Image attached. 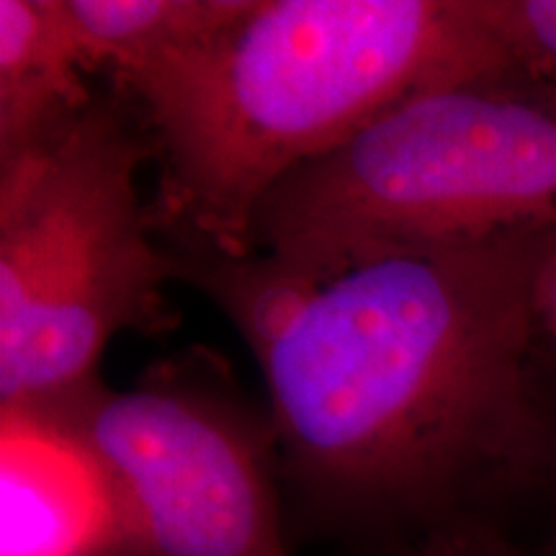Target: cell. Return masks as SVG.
<instances>
[{"mask_svg": "<svg viewBox=\"0 0 556 556\" xmlns=\"http://www.w3.org/2000/svg\"><path fill=\"white\" fill-rule=\"evenodd\" d=\"M533 312L539 340H544L556 361V222L541 238L536 268H533Z\"/></svg>", "mask_w": 556, "mask_h": 556, "instance_id": "obj_11", "label": "cell"}, {"mask_svg": "<svg viewBox=\"0 0 556 556\" xmlns=\"http://www.w3.org/2000/svg\"><path fill=\"white\" fill-rule=\"evenodd\" d=\"M31 409L99 462L127 556H291L268 467L274 422L214 364L168 361L131 389L96 379Z\"/></svg>", "mask_w": 556, "mask_h": 556, "instance_id": "obj_5", "label": "cell"}, {"mask_svg": "<svg viewBox=\"0 0 556 556\" xmlns=\"http://www.w3.org/2000/svg\"><path fill=\"white\" fill-rule=\"evenodd\" d=\"M248 0H62L86 70L116 83L201 45L245 11Z\"/></svg>", "mask_w": 556, "mask_h": 556, "instance_id": "obj_8", "label": "cell"}, {"mask_svg": "<svg viewBox=\"0 0 556 556\" xmlns=\"http://www.w3.org/2000/svg\"><path fill=\"white\" fill-rule=\"evenodd\" d=\"M503 73L486 0H248L119 88L160 160L155 229L180 258L240 261L283 178L417 93Z\"/></svg>", "mask_w": 556, "mask_h": 556, "instance_id": "obj_2", "label": "cell"}, {"mask_svg": "<svg viewBox=\"0 0 556 556\" xmlns=\"http://www.w3.org/2000/svg\"><path fill=\"white\" fill-rule=\"evenodd\" d=\"M152 155L114 101H93L58 135L0 165V407H39L93 384L124 330L178 323L137 176Z\"/></svg>", "mask_w": 556, "mask_h": 556, "instance_id": "obj_4", "label": "cell"}, {"mask_svg": "<svg viewBox=\"0 0 556 556\" xmlns=\"http://www.w3.org/2000/svg\"><path fill=\"white\" fill-rule=\"evenodd\" d=\"M546 556H556V546H554V548H552V552H548Z\"/></svg>", "mask_w": 556, "mask_h": 556, "instance_id": "obj_13", "label": "cell"}, {"mask_svg": "<svg viewBox=\"0 0 556 556\" xmlns=\"http://www.w3.org/2000/svg\"><path fill=\"white\" fill-rule=\"evenodd\" d=\"M546 227L371 253L299 274L253 253L180 258L266 379L276 446L317 505L374 523H456L552 464L533 387V268Z\"/></svg>", "mask_w": 556, "mask_h": 556, "instance_id": "obj_1", "label": "cell"}, {"mask_svg": "<svg viewBox=\"0 0 556 556\" xmlns=\"http://www.w3.org/2000/svg\"><path fill=\"white\" fill-rule=\"evenodd\" d=\"M0 556H127L103 469L41 409L0 407Z\"/></svg>", "mask_w": 556, "mask_h": 556, "instance_id": "obj_6", "label": "cell"}, {"mask_svg": "<svg viewBox=\"0 0 556 556\" xmlns=\"http://www.w3.org/2000/svg\"><path fill=\"white\" fill-rule=\"evenodd\" d=\"M409 556H518L513 548H507L495 533H490L482 526L456 523L435 528L430 531L426 544Z\"/></svg>", "mask_w": 556, "mask_h": 556, "instance_id": "obj_10", "label": "cell"}, {"mask_svg": "<svg viewBox=\"0 0 556 556\" xmlns=\"http://www.w3.org/2000/svg\"><path fill=\"white\" fill-rule=\"evenodd\" d=\"M556 222V86L523 73L397 103L263 199L253 253L328 274L371 253Z\"/></svg>", "mask_w": 556, "mask_h": 556, "instance_id": "obj_3", "label": "cell"}, {"mask_svg": "<svg viewBox=\"0 0 556 556\" xmlns=\"http://www.w3.org/2000/svg\"><path fill=\"white\" fill-rule=\"evenodd\" d=\"M552 467H556V441H554V454H552Z\"/></svg>", "mask_w": 556, "mask_h": 556, "instance_id": "obj_12", "label": "cell"}, {"mask_svg": "<svg viewBox=\"0 0 556 556\" xmlns=\"http://www.w3.org/2000/svg\"><path fill=\"white\" fill-rule=\"evenodd\" d=\"M518 73L556 86V0H486Z\"/></svg>", "mask_w": 556, "mask_h": 556, "instance_id": "obj_9", "label": "cell"}, {"mask_svg": "<svg viewBox=\"0 0 556 556\" xmlns=\"http://www.w3.org/2000/svg\"><path fill=\"white\" fill-rule=\"evenodd\" d=\"M86 73L62 0H0V165L96 101Z\"/></svg>", "mask_w": 556, "mask_h": 556, "instance_id": "obj_7", "label": "cell"}]
</instances>
